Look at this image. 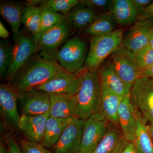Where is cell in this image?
<instances>
[{
	"label": "cell",
	"mask_w": 153,
	"mask_h": 153,
	"mask_svg": "<svg viewBox=\"0 0 153 153\" xmlns=\"http://www.w3.org/2000/svg\"><path fill=\"white\" fill-rule=\"evenodd\" d=\"M128 142L119 127L109 123L93 153H121Z\"/></svg>",
	"instance_id": "e0dca14e"
},
{
	"label": "cell",
	"mask_w": 153,
	"mask_h": 153,
	"mask_svg": "<svg viewBox=\"0 0 153 153\" xmlns=\"http://www.w3.org/2000/svg\"><path fill=\"white\" fill-rule=\"evenodd\" d=\"M109 124L104 117L97 113L84 121L79 153H93Z\"/></svg>",
	"instance_id": "ba28073f"
},
{
	"label": "cell",
	"mask_w": 153,
	"mask_h": 153,
	"mask_svg": "<svg viewBox=\"0 0 153 153\" xmlns=\"http://www.w3.org/2000/svg\"><path fill=\"white\" fill-rule=\"evenodd\" d=\"M147 127L148 131H149V133L150 134L151 137H152L153 141V125L147 124Z\"/></svg>",
	"instance_id": "60d3db41"
},
{
	"label": "cell",
	"mask_w": 153,
	"mask_h": 153,
	"mask_svg": "<svg viewBox=\"0 0 153 153\" xmlns=\"http://www.w3.org/2000/svg\"><path fill=\"white\" fill-rule=\"evenodd\" d=\"M150 47L153 49V35L152 37H151L149 43V45Z\"/></svg>",
	"instance_id": "b9f144b4"
},
{
	"label": "cell",
	"mask_w": 153,
	"mask_h": 153,
	"mask_svg": "<svg viewBox=\"0 0 153 153\" xmlns=\"http://www.w3.org/2000/svg\"><path fill=\"white\" fill-rule=\"evenodd\" d=\"M70 25L66 19L48 30L33 35L38 49L47 51L58 48L68 37Z\"/></svg>",
	"instance_id": "9a60e30c"
},
{
	"label": "cell",
	"mask_w": 153,
	"mask_h": 153,
	"mask_svg": "<svg viewBox=\"0 0 153 153\" xmlns=\"http://www.w3.org/2000/svg\"><path fill=\"white\" fill-rule=\"evenodd\" d=\"M50 105L49 116L60 119L75 117V95L49 94Z\"/></svg>",
	"instance_id": "ac0fdd59"
},
{
	"label": "cell",
	"mask_w": 153,
	"mask_h": 153,
	"mask_svg": "<svg viewBox=\"0 0 153 153\" xmlns=\"http://www.w3.org/2000/svg\"><path fill=\"white\" fill-rule=\"evenodd\" d=\"M84 123L78 118H73L53 147L54 153H79Z\"/></svg>",
	"instance_id": "7c38bea8"
},
{
	"label": "cell",
	"mask_w": 153,
	"mask_h": 153,
	"mask_svg": "<svg viewBox=\"0 0 153 153\" xmlns=\"http://www.w3.org/2000/svg\"><path fill=\"white\" fill-rule=\"evenodd\" d=\"M121 153H138V152L135 147L133 143L128 142L123 150Z\"/></svg>",
	"instance_id": "8d00e7d4"
},
{
	"label": "cell",
	"mask_w": 153,
	"mask_h": 153,
	"mask_svg": "<svg viewBox=\"0 0 153 153\" xmlns=\"http://www.w3.org/2000/svg\"><path fill=\"white\" fill-rule=\"evenodd\" d=\"M131 95L148 125H153V77L141 76L132 85Z\"/></svg>",
	"instance_id": "277c9868"
},
{
	"label": "cell",
	"mask_w": 153,
	"mask_h": 153,
	"mask_svg": "<svg viewBox=\"0 0 153 153\" xmlns=\"http://www.w3.org/2000/svg\"><path fill=\"white\" fill-rule=\"evenodd\" d=\"M101 88V98L96 113L104 117L110 123L118 126V112L123 97L105 88Z\"/></svg>",
	"instance_id": "ffe728a7"
},
{
	"label": "cell",
	"mask_w": 153,
	"mask_h": 153,
	"mask_svg": "<svg viewBox=\"0 0 153 153\" xmlns=\"http://www.w3.org/2000/svg\"><path fill=\"white\" fill-rule=\"evenodd\" d=\"M143 76L153 77V64L150 67L142 72L141 76Z\"/></svg>",
	"instance_id": "f35d334b"
},
{
	"label": "cell",
	"mask_w": 153,
	"mask_h": 153,
	"mask_svg": "<svg viewBox=\"0 0 153 153\" xmlns=\"http://www.w3.org/2000/svg\"><path fill=\"white\" fill-rule=\"evenodd\" d=\"M49 117V113L37 115H21L19 131L25 139L30 142L41 144Z\"/></svg>",
	"instance_id": "2e32d148"
},
{
	"label": "cell",
	"mask_w": 153,
	"mask_h": 153,
	"mask_svg": "<svg viewBox=\"0 0 153 153\" xmlns=\"http://www.w3.org/2000/svg\"><path fill=\"white\" fill-rule=\"evenodd\" d=\"M69 25L76 29L87 28L99 17L94 10L81 4L76 6L66 16Z\"/></svg>",
	"instance_id": "603a6c76"
},
{
	"label": "cell",
	"mask_w": 153,
	"mask_h": 153,
	"mask_svg": "<svg viewBox=\"0 0 153 153\" xmlns=\"http://www.w3.org/2000/svg\"><path fill=\"white\" fill-rule=\"evenodd\" d=\"M117 23L114 16L110 12L99 16L95 21L86 28L85 33L93 36H103L115 30Z\"/></svg>",
	"instance_id": "d4e9b609"
},
{
	"label": "cell",
	"mask_w": 153,
	"mask_h": 153,
	"mask_svg": "<svg viewBox=\"0 0 153 153\" xmlns=\"http://www.w3.org/2000/svg\"><path fill=\"white\" fill-rule=\"evenodd\" d=\"M40 32H43L66 20V17L49 9L41 7Z\"/></svg>",
	"instance_id": "83f0119b"
},
{
	"label": "cell",
	"mask_w": 153,
	"mask_h": 153,
	"mask_svg": "<svg viewBox=\"0 0 153 153\" xmlns=\"http://www.w3.org/2000/svg\"><path fill=\"white\" fill-rule=\"evenodd\" d=\"M99 77L101 86L121 97L131 93L132 85L123 81L115 71L111 62L102 69Z\"/></svg>",
	"instance_id": "d6986e66"
},
{
	"label": "cell",
	"mask_w": 153,
	"mask_h": 153,
	"mask_svg": "<svg viewBox=\"0 0 153 153\" xmlns=\"http://www.w3.org/2000/svg\"><path fill=\"white\" fill-rule=\"evenodd\" d=\"M10 33L1 22H0V37L4 39L9 38Z\"/></svg>",
	"instance_id": "74e56055"
},
{
	"label": "cell",
	"mask_w": 153,
	"mask_h": 153,
	"mask_svg": "<svg viewBox=\"0 0 153 153\" xmlns=\"http://www.w3.org/2000/svg\"><path fill=\"white\" fill-rule=\"evenodd\" d=\"M72 119L57 118L49 116L41 144L47 149L53 147Z\"/></svg>",
	"instance_id": "7402d4cb"
},
{
	"label": "cell",
	"mask_w": 153,
	"mask_h": 153,
	"mask_svg": "<svg viewBox=\"0 0 153 153\" xmlns=\"http://www.w3.org/2000/svg\"><path fill=\"white\" fill-rule=\"evenodd\" d=\"M13 47L6 41H1L0 43V76H6L12 63Z\"/></svg>",
	"instance_id": "f1b7e54d"
},
{
	"label": "cell",
	"mask_w": 153,
	"mask_h": 153,
	"mask_svg": "<svg viewBox=\"0 0 153 153\" xmlns=\"http://www.w3.org/2000/svg\"><path fill=\"white\" fill-rule=\"evenodd\" d=\"M37 49V45L33 39L23 35L17 36L13 47L12 63L6 76L9 80H14L19 70Z\"/></svg>",
	"instance_id": "4fadbf2b"
},
{
	"label": "cell",
	"mask_w": 153,
	"mask_h": 153,
	"mask_svg": "<svg viewBox=\"0 0 153 153\" xmlns=\"http://www.w3.org/2000/svg\"><path fill=\"white\" fill-rule=\"evenodd\" d=\"M110 12L113 15L117 24L122 26L135 22L139 15L131 0L113 1Z\"/></svg>",
	"instance_id": "44dd1931"
},
{
	"label": "cell",
	"mask_w": 153,
	"mask_h": 153,
	"mask_svg": "<svg viewBox=\"0 0 153 153\" xmlns=\"http://www.w3.org/2000/svg\"><path fill=\"white\" fill-rule=\"evenodd\" d=\"M124 30L120 29L106 35L93 36L85 62V69L96 71L107 57L121 45Z\"/></svg>",
	"instance_id": "3957f363"
},
{
	"label": "cell",
	"mask_w": 153,
	"mask_h": 153,
	"mask_svg": "<svg viewBox=\"0 0 153 153\" xmlns=\"http://www.w3.org/2000/svg\"><path fill=\"white\" fill-rule=\"evenodd\" d=\"M19 93L13 85H0V109L1 115L12 127L19 131L21 115L19 114Z\"/></svg>",
	"instance_id": "30bf717a"
},
{
	"label": "cell",
	"mask_w": 153,
	"mask_h": 153,
	"mask_svg": "<svg viewBox=\"0 0 153 153\" xmlns=\"http://www.w3.org/2000/svg\"><path fill=\"white\" fill-rule=\"evenodd\" d=\"M153 18V1L139 15L138 21L149 20Z\"/></svg>",
	"instance_id": "e575fe53"
},
{
	"label": "cell",
	"mask_w": 153,
	"mask_h": 153,
	"mask_svg": "<svg viewBox=\"0 0 153 153\" xmlns=\"http://www.w3.org/2000/svg\"><path fill=\"white\" fill-rule=\"evenodd\" d=\"M65 70L55 60L38 58L14 79L13 85L19 92L28 91L43 85Z\"/></svg>",
	"instance_id": "7a4b0ae2"
},
{
	"label": "cell",
	"mask_w": 153,
	"mask_h": 153,
	"mask_svg": "<svg viewBox=\"0 0 153 153\" xmlns=\"http://www.w3.org/2000/svg\"><path fill=\"white\" fill-rule=\"evenodd\" d=\"M3 138L1 139V153H9L7 147H6L5 146L4 143L3 142Z\"/></svg>",
	"instance_id": "ab89813d"
},
{
	"label": "cell",
	"mask_w": 153,
	"mask_h": 153,
	"mask_svg": "<svg viewBox=\"0 0 153 153\" xmlns=\"http://www.w3.org/2000/svg\"><path fill=\"white\" fill-rule=\"evenodd\" d=\"M19 93L18 103L21 115H37L49 113V94L34 89Z\"/></svg>",
	"instance_id": "8fae6325"
},
{
	"label": "cell",
	"mask_w": 153,
	"mask_h": 153,
	"mask_svg": "<svg viewBox=\"0 0 153 153\" xmlns=\"http://www.w3.org/2000/svg\"><path fill=\"white\" fill-rule=\"evenodd\" d=\"M86 45L84 40L75 36L66 41L57 53L59 64L66 71L76 73L86 60Z\"/></svg>",
	"instance_id": "5b68a950"
},
{
	"label": "cell",
	"mask_w": 153,
	"mask_h": 153,
	"mask_svg": "<svg viewBox=\"0 0 153 153\" xmlns=\"http://www.w3.org/2000/svg\"><path fill=\"white\" fill-rule=\"evenodd\" d=\"M101 92L99 75L96 71L85 68L80 87L75 94V117L85 121L95 114L98 109Z\"/></svg>",
	"instance_id": "6da1fadb"
},
{
	"label": "cell",
	"mask_w": 153,
	"mask_h": 153,
	"mask_svg": "<svg viewBox=\"0 0 153 153\" xmlns=\"http://www.w3.org/2000/svg\"><path fill=\"white\" fill-rule=\"evenodd\" d=\"M4 137L9 153H22L19 143L10 134H4Z\"/></svg>",
	"instance_id": "836d02e7"
},
{
	"label": "cell",
	"mask_w": 153,
	"mask_h": 153,
	"mask_svg": "<svg viewBox=\"0 0 153 153\" xmlns=\"http://www.w3.org/2000/svg\"><path fill=\"white\" fill-rule=\"evenodd\" d=\"M153 35V22L138 21L124 35L122 46L134 54L147 47Z\"/></svg>",
	"instance_id": "9c48e42d"
},
{
	"label": "cell",
	"mask_w": 153,
	"mask_h": 153,
	"mask_svg": "<svg viewBox=\"0 0 153 153\" xmlns=\"http://www.w3.org/2000/svg\"><path fill=\"white\" fill-rule=\"evenodd\" d=\"M135 55L137 64L141 72L153 64V49L148 46Z\"/></svg>",
	"instance_id": "4dcf8cb0"
},
{
	"label": "cell",
	"mask_w": 153,
	"mask_h": 153,
	"mask_svg": "<svg viewBox=\"0 0 153 153\" xmlns=\"http://www.w3.org/2000/svg\"><path fill=\"white\" fill-rule=\"evenodd\" d=\"M77 0H49L44 2L42 7L51 10L56 13L67 15L72 9L78 5Z\"/></svg>",
	"instance_id": "f546056e"
},
{
	"label": "cell",
	"mask_w": 153,
	"mask_h": 153,
	"mask_svg": "<svg viewBox=\"0 0 153 153\" xmlns=\"http://www.w3.org/2000/svg\"><path fill=\"white\" fill-rule=\"evenodd\" d=\"M113 1L110 0H82L79 1V4L95 11L102 10L110 12Z\"/></svg>",
	"instance_id": "d6a6232c"
},
{
	"label": "cell",
	"mask_w": 153,
	"mask_h": 153,
	"mask_svg": "<svg viewBox=\"0 0 153 153\" xmlns=\"http://www.w3.org/2000/svg\"><path fill=\"white\" fill-rule=\"evenodd\" d=\"M111 63L121 79L132 85L141 76V72L137 64L135 55L121 45L111 55Z\"/></svg>",
	"instance_id": "52a82bcc"
},
{
	"label": "cell",
	"mask_w": 153,
	"mask_h": 153,
	"mask_svg": "<svg viewBox=\"0 0 153 153\" xmlns=\"http://www.w3.org/2000/svg\"><path fill=\"white\" fill-rule=\"evenodd\" d=\"M134 7L137 10L139 13H141L147 7L152 1L151 0H131Z\"/></svg>",
	"instance_id": "d590c367"
},
{
	"label": "cell",
	"mask_w": 153,
	"mask_h": 153,
	"mask_svg": "<svg viewBox=\"0 0 153 153\" xmlns=\"http://www.w3.org/2000/svg\"><path fill=\"white\" fill-rule=\"evenodd\" d=\"M85 68L76 73L65 71L58 73L48 82L34 89L41 91L49 94L74 95L79 90L82 74Z\"/></svg>",
	"instance_id": "8992f818"
},
{
	"label": "cell",
	"mask_w": 153,
	"mask_h": 153,
	"mask_svg": "<svg viewBox=\"0 0 153 153\" xmlns=\"http://www.w3.org/2000/svg\"><path fill=\"white\" fill-rule=\"evenodd\" d=\"M41 11V8L33 4L23 10L22 23L33 35L40 32Z\"/></svg>",
	"instance_id": "4316f807"
},
{
	"label": "cell",
	"mask_w": 153,
	"mask_h": 153,
	"mask_svg": "<svg viewBox=\"0 0 153 153\" xmlns=\"http://www.w3.org/2000/svg\"><path fill=\"white\" fill-rule=\"evenodd\" d=\"M137 126L133 143L138 153H153V141L147 124L137 111Z\"/></svg>",
	"instance_id": "cb8c5ba5"
},
{
	"label": "cell",
	"mask_w": 153,
	"mask_h": 153,
	"mask_svg": "<svg viewBox=\"0 0 153 153\" xmlns=\"http://www.w3.org/2000/svg\"><path fill=\"white\" fill-rule=\"evenodd\" d=\"M137 111L131 93L121 100L118 112V126L127 140L133 142L137 126Z\"/></svg>",
	"instance_id": "5bb4252c"
},
{
	"label": "cell",
	"mask_w": 153,
	"mask_h": 153,
	"mask_svg": "<svg viewBox=\"0 0 153 153\" xmlns=\"http://www.w3.org/2000/svg\"><path fill=\"white\" fill-rule=\"evenodd\" d=\"M19 144L22 153H52L41 144L30 142L20 139Z\"/></svg>",
	"instance_id": "1f68e13d"
},
{
	"label": "cell",
	"mask_w": 153,
	"mask_h": 153,
	"mask_svg": "<svg viewBox=\"0 0 153 153\" xmlns=\"http://www.w3.org/2000/svg\"><path fill=\"white\" fill-rule=\"evenodd\" d=\"M23 10L20 5L12 3H1L0 13L10 26L15 35L19 34V29L22 23Z\"/></svg>",
	"instance_id": "484cf974"
}]
</instances>
